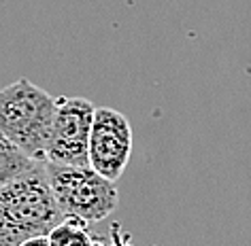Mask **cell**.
Wrapping results in <instances>:
<instances>
[{
	"mask_svg": "<svg viewBox=\"0 0 251 246\" xmlns=\"http://www.w3.org/2000/svg\"><path fill=\"white\" fill-rule=\"evenodd\" d=\"M132 155V128L128 117L115 109H96L90 134V166L111 180L128 168Z\"/></svg>",
	"mask_w": 251,
	"mask_h": 246,
	"instance_id": "5",
	"label": "cell"
},
{
	"mask_svg": "<svg viewBox=\"0 0 251 246\" xmlns=\"http://www.w3.org/2000/svg\"><path fill=\"white\" fill-rule=\"evenodd\" d=\"M64 219L49 182L47 161L0 187V246L47 244L49 231Z\"/></svg>",
	"mask_w": 251,
	"mask_h": 246,
	"instance_id": "1",
	"label": "cell"
},
{
	"mask_svg": "<svg viewBox=\"0 0 251 246\" xmlns=\"http://www.w3.org/2000/svg\"><path fill=\"white\" fill-rule=\"evenodd\" d=\"M36 163H39V159H32L7 134L0 132V187L7 185L9 180L17 179L20 174L32 170Z\"/></svg>",
	"mask_w": 251,
	"mask_h": 246,
	"instance_id": "6",
	"label": "cell"
},
{
	"mask_svg": "<svg viewBox=\"0 0 251 246\" xmlns=\"http://www.w3.org/2000/svg\"><path fill=\"white\" fill-rule=\"evenodd\" d=\"M96 106L85 98L58 96L47 161L66 166H90V134Z\"/></svg>",
	"mask_w": 251,
	"mask_h": 246,
	"instance_id": "4",
	"label": "cell"
},
{
	"mask_svg": "<svg viewBox=\"0 0 251 246\" xmlns=\"http://www.w3.org/2000/svg\"><path fill=\"white\" fill-rule=\"evenodd\" d=\"M55 100L28 79H17L0 89V132L32 159L47 161Z\"/></svg>",
	"mask_w": 251,
	"mask_h": 246,
	"instance_id": "2",
	"label": "cell"
},
{
	"mask_svg": "<svg viewBox=\"0 0 251 246\" xmlns=\"http://www.w3.org/2000/svg\"><path fill=\"white\" fill-rule=\"evenodd\" d=\"M49 182L64 217H79L98 223L117 208L115 180L96 172L92 166H66L47 161Z\"/></svg>",
	"mask_w": 251,
	"mask_h": 246,
	"instance_id": "3",
	"label": "cell"
},
{
	"mask_svg": "<svg viewBox=\"0 0 251 246\" xmlns=\"http://www.w3.org/2000/svg\"><path fill=\"white\" fill-rule=\"evenodd\" d=\"M87 221L79 217H64L49 231V246H66V244H94L96 236L87 229Z\"/></svg>",
	"mask_w": 251,
	"mask_h": 246,
	"instance_id": "7",
	"label": "cell"
}]
</instances>
